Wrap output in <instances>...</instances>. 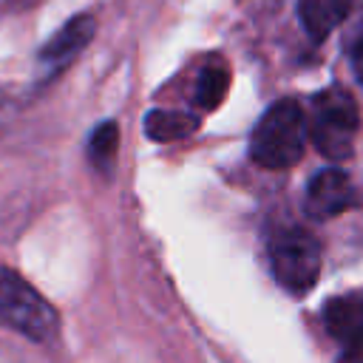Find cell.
Segmentation results:
<instances>
[{
    "label": "cell",
    "instance_id": "cell-1",
    "mask_svg": "<svg viewBox=\"0 0 363 363\" xmlns=\"http://www.w3.org/2000/svg\"><path fill=\"white\" fill-rule=\"evenodd\" d=\"M306 113L295 99L272 102L250 136V159L267 170L292 167L306 147Z\"/></svg>",
    "mask_w": 363,
    "mask_h": 363
},
{
    "label": "cell",
    "instance_id": "cell-2",
    "mask_svg": "<svg viewBox=\"0 0 363 363\" xmlns=\"http://www.w3.org/2000/svg\"><path fill=\"white\" fill-rule=\"evenodd\" d=\"M360 128V111L354 96L346 88L329 85L312 99V119H306V130L318 147L332 162L349 159L354 150V136Z\"/></svg>",
    "mask_w": 363,
    "mask_h": 363
},
{
    "label": "cell",
    "instance_id": "cell-3",
    "mask_svg": "<svg viewBox=\"0 0 363 363\" xmlns=\"http://www.w3.org/2000/svg\"><path fill=\"white\" fill-rule=\"evenodd\" d=\"M0 326L26 335L34 343H48L60 329V318L26 278L0 267Z\"/></svg>",
    "mask_w": 363,
    "mask_h": 363
},
{
    "label": "cell",
    "instance_id": "cell-4",
    "mask_svg": "<svg viewBox=\"0 0 363 363\" xmlns=\"http://www.w3.org/2000/svg\"><path fill=\"white\" fill-rule=\"evenodd\" d=\"M269 267L289 295L303 298L320 278V244L306 230L286 227L269 241Z\"/></svg>",
    "mask_w": 363,
    "mask_h": 363
},
{
    "label": "cell",
    "instance_id": "cell-5",
    "mask_svg": "<svg viewBox=\"0 0 363 363\" xmlns=\"http://www.w3.org/2000/svg\"><path fill=\"white\" fill-rule=\"evenodd\" d=\"M96 34V20L91 14H74L60 31H54V37L40 48L37 60L40 65L48 71V77H57L68 62H74L82 48L94 40Z\"/></svg>",
    "mask_w": 363,
    "mask_h": 363
},
{
    "label": "cell",
    "instance_id": "cell-6",
    "mask_svg": "<svg viewBox=\"0 0 363 363\" xmlns=\"http://www.w3.org/2000/svg\"><path fill=\"white\" fill-rule=\"evenodd\" d=\"M354 204V187L349 182V176L337 167H326L320 173H315L306 184V213L318 221L335 218L340 213H346Z\"/></svg>",
    "mask_w": 363,
    "mask_h": 363
},
{
    "label": "cell",
    "instance_id": "cell-7",
    "mask_svg": "<svg viewBox=\"0 0 363 363\" xmlns=\"http://www.w3.org/2000/svg\"><path fill=\"white\" fill-rule=\"evenodd\" d=\"M352 11V0H298V17L309 40L323 43Z\"/></svg>",
    "mask_w": 363,
    "mask_h": 363
},
{
    "label": "cell",
    "instance_id": "cell-8",
    "mask_svg": "<svg viewBox=\"0 0 363 363\" xmlns=\"http://www.w3.org/2000/svg\"><path fill=\"white\" fill-rule=\"evenodd\" d=\"M323 323L337 343L360 335L363 332V292H346V295L329 298L323 306Z\"/></svg>",
    "mask_w": 363,
    "mask_h": 363
},
{
    "label": "cell",
    "instance_id": "cell-9",
    "mask_svg": "<svg viewBox=\"0 0 363 363\" xmlns=\"http://www.w3.org/2000/svg\"><path fill=\"white\" fill-rule=\"evenodd\" d=\"M199 130V116L184 111H150L145 116V133L153 142H176Z\"/></svg>",
    "mask_w": 363,
    "mask_h": 363
},
{
    "label": "cell",
    "instance_id": "cell-10",
    "mask_svg": "<svg viewBox=\"0 0 363 363\" xmlns=\"http://www.w3.org/2000/svg\"><path fill=\"white\" fill-rule=\"evenodd\" d=\"M227 85H230V71L221 62H210L201 68V74L193 85V102L201 111H216L227 94Z\"/></svg>",
    "mask_w": 363,
    "mask_h": 363
},
{
    "label": "cell",
    "instance_id": "cell-11",
    "mask_svg": "<svg viewBox=\"0 0 363 363\" xmlns=\"http://www.w3.org/2000/svg\"><path fill=\"white\" fill-rule=\"evenodd\" d=\"M116 147H119V128L116 122H99L94 130H91V139H88V159L96 170L102 173H111L113 167V159H116Z\"/></svg>",
    "mask_w": 363,
    "mask_h": 363
},
{
    "label": "cell",
    "instance_id": "cell-12",
    "mask_svg": "<svg viewBox=\"0 0 363 363\" xmlns=\"http://www.w3.org/2000/svg\"><path fill=\"white\" fill-rule=\"evenodd\" d=\"M346 54H349V62H352L354 77L363 82V9L357 11L354 26H352V31H349V40H346Z\"/></svg>",
    "mask_w": 363,
    "mask_h": 363
},
{
    "label": "cell",
    "instance_id": "cell-13",
    "mask_svg": "<svg viewBox=\"0 0 363 363\" xmlns=\"http://www.w3.org/2000/svg\"><path fill=\"white\" fill-rule=\"evenodd\" d=\"M337 363H363V332L340 343V357Z\"/></svg>",
    "mask_w": 363,
    "mask_h": 363
}]
</instances>
